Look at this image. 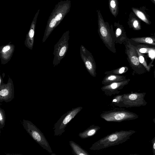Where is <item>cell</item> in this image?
<instances>
[{
	"mask_svg": "<svg viewBox=\"0 0 155 155\" xmlns=\"http://www.w3.org/2000/svg\"><path fill=\"white\" fill-rule=\"evenodd\" d=\"M136 132L134 130H121L108 134L93 144L89 149L99 150L108 147L119 145L130 139V137Z\"/></svg>",
	"mask_w": 155,
	"mask_h": 155,
	"instance_id": "1",
	"label": "cell"
},
{
	"mask_svg": "<svg viewBox=\"0 0 155 155\" xmlns=\"http://www.w3.org/2000/svg\"><path fill=\"white\" fill-rule=\"evenodd\" d=\"M98 33L106 47L111 52L116 53L115 34L113 26H110L107 21H104L100 10H97Z\"/></svg>",
	"mask_w": 155,
	"mask_h": 155,
	"instance_id": "2",
	"label": "cell"
},
{
	"mask_svg": "<svg viewBox=\"0 0 155 155\" xmlns=\"http://www.w3.org/2000/svg\"><path fill=\"white\" fill-rule=\"evenodd\" d=\"M100 117L107 122H120L137 119L139 116L124 108L114 109L103 112Z\"/></svg>",
	"mask_w": 155,
	"mask_h": 155,
	"instance_id": "3",
	"label": "cell"
},
{
	"mask_svg": "<svg viewBox=\"0 0 155 155\" xmlns=\"http://www.w3.org/2000/svg\"><path fill=\"white\" fill-rule=\"evenodd\" d=\"M22 125L31 137L43 149L51 153L52 151L43 133L36 126L28 120L23 119Z\"/></svg>",
	"mask_w": 155,
	"mask_h": 155,
	"instance_id": "4",
	"label": "cell"
},
{
	"mask_svg": "<svg viewBox=\"0 0 155 155\" xmlns=\"http://www.w3.org/2000/svg\"><path fill=\"white\" fill-rule=\"evenodd\" d=\"M69 31L64 32L54 46L53 53L54 58L53 61L54 67L57 66L60 63L67 52L69 46Z\"/></svg>",
	"mask_w": 155,
	"mask_h": 155,
	"instance_id": "5",
	"label": "cell"
},
{
	"mask_svg": "<svg viewBox=\"0 0 155 155\" xmlns=\"http://www.w3.org/2000/svg\"><path fill=\"white\" fill-rule=\"evenodd\" d=\"M83 107L81 106L72 108L63 114L54 125V135L59 136L65 131L68 124L81 111Z\"/></svg>",
	"mask_w": 155,
	"mask_h": 155,
	"instance_id": "6",
	"label": "cell"
},
{
	"mask_svg": "<svg viewBox=\"0 0 155 155\" xmlns=\"http://www.w3.org/2000/svg\"><path fill=\"white\" fill-rule=\"evenodd\" d=\"M146 93L134 92L123 94L122 97L124 107L127 108L144 106L147 104L144 98Z\"/></svg>",
	"mask_w": 155,
	"mask_h": 155,
	"instance_id": "7",
	"label": "cell"
},
{
	"mask_svg": "<svg viewBox=\"0 0 155 155\" xmlns=\"http://www.w3.org/2000/svg\"><path fill=\"white\" fill-rule=\"evenodd\" d=\"M80 55L88 72L92 76L96 77V65L91 53L81 45L80 47Z\"/></svg>",
	"mask_w": 155,
	"mask_h": 155,
	"instance_id": "8",
	"label": "cell"
},
{
	"mask_svg": "<svg viewBox=\"0 0 155 155\" xmlns=\"http://www.w3.org/2000/svg\"><path fill=\"white\" fill-rule=\"evenodd\" d=\"M14 98V88L13 82L9 76L6 84H0V102L6 103L11 101Z\"/></svg>",
	"mask_w": 155,
	"mask_h": 155,
	"instance_id": "9",
	"label": "cell"
},
{
	"mask_svg": "<svg viewBox=\"0 0 155 155\" xmlns=\"http://www.w3.org/2000/svg\"><path fill=\"white\" fill-rule=\"evenodd\" d=\"M129 79L125 80L114 82L107 85H104L101 88V90L107 96H111L118 94L120 90L127 84L130 81Z\"/></svg>",
	"mask_w": 155,
	"mask_h": 155,
	"instance_id": "10",
	"label": "cell"
},
{
	"mask_svg": "<svg viewBox=\"0 0 155 155\" xmlns=\"http://www.w3.org/2000/svg\"><path fill=\"white\" fill-rule=\"evenodd\" d=\"M125 45V53L127 56L128 61L132 66L137 67L140 65V62L136 48L127 39Z\"/></svg>",
	"mask_w": 155,
	"mask_h": 155,
	"instance_id": "11",
	"label": "cell"
},
{
	"mask_svg": "<svg viewBox=\"0 0 155 155\" xmlns=\"http://www.w3.org/2000/svg\"><path fill=\"white\" fill-rule=\"evenodd\" d=\"M9 42L0 47V58L1 64H5L11 59L15 49V46Z\"/></svg>",
	"mask_w": 155,
	"mask_h": 155,
	"instance_id": "12",
	"label": "cell"
},
{
	"mask_svg": "<svg viewBox=\"0 0 155 155\" xmlns=\"http://www.w3.org/2000/svg\"><path fill=\"white\" fill-rule=\"evenodd\" d=\"M114 26L115 43L121 44L125 43L127 38L123 25L120 24L119 22H115Z\"/></svg>",
	"mask_w": 155,
	"mask_h": 155,
	"instance_id": "13",
	"label": "cell"
},
{
	"mask_svg": "<svg viewBox=\"0 0 155 155\" xmlns=\"http://www.w3.org/2000/svg\"><path fill=\"white\" fill-rule=\"evenodd\" d=\"M100 128L99 126L93 124L83 131L80 133L78 136L81 139L88 138L94 135Z\"/></svg>",
	"mask_w": 155,
	"mask_h": 155,
	"instance_id": "14",
	"label": "cell"
},
{
	"mask_svg": "<svg viewBox=\"0 0 155 155\" xmlns=\"http://www.w3.org/2000/svg\"><path fill=\"white\" fill-rule=\"evenodd\" d=\"M126 80V77L123 75L114 74H107L102 81V84L104 85H107L113 82Z\"/></svg>",
	"mask_w": 155,
	"mask_h": 155,
	"instance_id": "15",
	"label": "cell"
},
{
	"mask_svg": "<svg viewBox=\"0 0 155 155\" xmlns=\"http://www.w3.org/2000/svg\"><path fill=\"white\" fill-rule=\"evenodd\" d=\"M72 151L76 155H90L89 153L85 150L82 148L79 145L72 140L69 141Z\"/></svg>",
	"mask_w": 155,
	"mask_h": 155,
	"instance_id": "16",
	"label": "cell"
},
{
	"mask_svg": "<svg viewBox=\"0 0 155 155\" xmlns=\"http://www.w3.org/2000/svg\"><path fill=\"white\" fill-rule=\"evenodd\" d=\"M129 27L135 30H138L141 29V26L139 20L134 17V14L130 13L129 15L128 21L127 22Z\"/></svg>",
	"mask_w": 155,
	"mask_h": 155,
	"instance_id": "17",
	"label": "cell"
},
{
	"mask_svg": "<svg viewBox=\"0 0 155 155\" xmlns=\"http://www.w3.org/2000/svg\"><path fill=\"white\" fill-rule=\"evenodd\" d=\"M108 5L111 13L116 18L119 12L118 0H108Z\"/></svg>",
	"mask_w": 155,
	"mask_h": 155,
	"instance_id": "18",
	"label": "cell"
},
{
	"mask_svg": "<svg viewBox=\"0 0 155 155\" xmlns=\"http://www.w3.org/2000/svg\"><path fill=\"white\" fill-rule=\"evenodd\" d=\"M131 9L134 14L140 19L147 24L150 25L151 24L150 21L143 12L134 7H132Z\"/></svg>",
	"mask_w": 155,
	"mask_h": 155,
	"instance_id": "19",
	"label": "cell"
},
{
	"mask_svg": "<svg viewBox=\"0 0 155 155\" xmlns=\"http://www.w3.org/2000/svg\"><path fill=\"white\" fill-rule=\"evenodd\" d=\"M131 39L136 42L147 44L155 45V39L150 37L132 38Z\"/></svg>",
	"mask_w": 155,
	"mask_h": 155,
	"instance_id": "20",
	"label": "cell"
},
{
	"mask_svg": "<svg viewBox=\"0 0 155 155\" xmlns=\"http://www.w3.org/2000/svg\"><path fill=\"white\" fill-rule=\"evenodd\" d=\"M128 70V68L125 66L119 68L117 69L110 71H106L104 74H114L120 75L126 72Z\"/></svg>",
	"mask_w": 155,
	"mask_h": 155,
	"instance_id": "21",
	"label": "cell"
},
{
	"mask_svg": "<svg viewBox=\"0 0 155 155\" xmlns=\"http://www.w3.org/2000/svg\"><path fill=\"white\" fill-rule=\"evenodd\" d=\"M123 96V94L115 96L112 100V104L120 107H124L122 100Z\"/></svg>",
	"mask_w": 155,
	"mask_h": 155,
	"instance_id": "22",
	"label": "cell"
},
{
	"mask_svg": "<svg viewBox=\"0 0 155 155\" xmlns=\"http://www.w3.org/2000/svg\"><path fill=\"white\" fill-rule=\"evenodd\" d=\"M136 49L138 55V58L140 62L143 65L148 71H149L150 70V67L147 65V64L141 53L136 48Z\"/></svg>",
	"mask_w": 155,
	"mask_h": 155,
	"instance_id": "23",
	"label": "cell"
},
{
	"mask_svg": "<svg viewBox=\"0 0 155 155\" xmlns=\"http://www.w3.org/2000/svg\"><path fill=\"white\" fill-rule=\"evenodd\" d=\"M5 115L4 110L0 107V128L2 129L5 125Z\"/></svg>",
	"mask_w": 155,
	"mask_h": 155,
	"instance_id": "24",
	"label": "cell"
},
{
	"mask_svg": "<svg viewBox=\"0 0 155 155\" xmlns=\"http://www.w3.org/2000/svg\"><path fill=\"white\" fill-rule=\"evenodd\" d=\"M152 144V151L153 155H155V137H154L151 140Z\"/></svg>",
	"mask_w": 155,
	"mask_h": 155,
	"instance_id": "25",
	"label": "cell"
},
{
	"mask_svg": "<svg viewBox=\"0 0 155 155\" xmlns=\"http://www.w3.org/2000/svg\"><path fill=\"white\" fill-rule=\"evenodd\" d=\"M150 49L146 48H142L140 49L139 51L141 53H145L148 52Z\"/></svg>",
	"mask_w": 155,
	"mask_h": 155,
	"instance_id": "26",
	"label": "cell"
},
{
	"mask_svg": "<svg viewBox=\"0 0 155 155\" xmlns=\"http://www.w3.org/2000/svg\"><path fill=\"white\" fill-rule=\"evenodd\" d=\"M3 78L2 77L1 75L0 76V84L3 83Z\"/></svg>",
	"mask_w": 155,
	"mask_h": 155,
	"instance_id": "27",
	"label": "cell"
},
{
	"mask_svg": "<svg viewBox=\"0 0 155 155\" xmlns=\"http://www.w3.org/2000/svg\"><path fill=\"white\" fill-rule=\"evenodd\" d=\"M153 121L154 122V123L155 124V117L153 119Z\"/></svg>",
	"mask_w": 155,
	"mask_h": 155,
	"instance_id": "28",
	"label": "cell"
},
{
	"mask_svg": "<svg viewBox=\"0 0 155 155\" xmlns=\"http://www.w3.org/2000/svg\"><path fill=\"white\" fill-rule=\"evenodd\" d=\"M152 1V2L154 3L155 5V0H151Z\"/></svg>",
	"mask_w": 155,
	"mask_h": 155,
	"instance_id": "29",
	"label": "cell"
},
{
	"mask_svg": "<svg viewBox=\"0 0 155 155\" xmlns=\"http://www.w3.org/2000/svg\"><path fill=\"white\" fill-rule=\"evenodd\" d=\"M154 76L155 77V71H154Z\"/></svg>",
	"mask_w": 155,
	"mask_h": 155,
	"instance_id": "30",
	"label": "cell"
}]
</instances>
